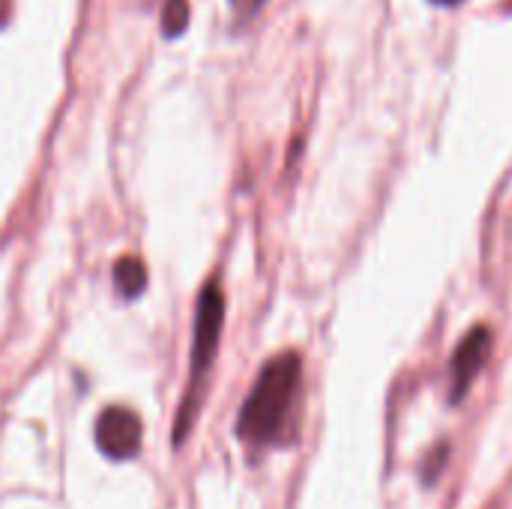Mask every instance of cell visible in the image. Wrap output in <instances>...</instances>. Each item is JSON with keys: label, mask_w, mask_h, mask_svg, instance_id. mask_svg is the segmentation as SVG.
Listing matches in <instances>:
<instances>
[{"label": "cell", "mask_w": 512, "mask_h": 509, "mask_svg": "<svg viewBox=\"0 0 512 509\" xmlns=\"http://www.w3.org/2000/svg\"><path fill=\"white\" fill-rule=\"evenodd\" d=\"M432 3H438V6H456L459 0H432Z\"/></svg>", "instance_id": "9"}, {"label": "cell", "mask_w": 512, "mask_h": 509, "mask_svg": "<svg viewBox=\"0 0 512 509\" xmlns=\"http://www.w3.org/2000/svg\"><path fill=\"white\" fill-rule=\"evenodd\" d=\"M231 3V12H234V21H249V18H255L258 12H261V6L267 3V0H228Z\"/></svg>", "instance_id": "7"}, {"label": "cell", "mask_w": 512, "mask_h": 509, "mask_svg": "<svg viewBox=\"0 0 512 509\" xmlns=\"http://www.w3.org/2000/svg\"><path fill=\"white\" fill-rule=\"evenodd\" d=\"M96 447L105 459L111 462H129L141 453L144 441V423L132 408L111 405L99 414L96 429H93Z\"/></svg>", "instance_id": "3"}, {"label": "cell", "mask_w": 512, "mask_h": 509, "mask_svg": "<svg viewBox=\"0 0 512 509\" xmlns=\"http://www.w3.org/2000/svg\"><path fill=\"white\" fill-rule=\"evenodd\" d=\"M189 24V0H162V33L177 39Z\"/></svg>", "instance_id": "6"}, {"label": "cell", "mask_w": 512, "mask_h": 509, "mask_svg": "<svg viewBox=\"0 0 512 509\" xmlns=\"http://www.w3.org/2000/svg\"><path fill=\"white\" fill-rule=\"evenodd\" d=\"M114 288L123 300H138L147 288V267L141 258L126 255L114 264Z\"/></svg>", "instance_id": "5"}, {"label": "cell", "mask_w": 512, "mask_h": 509, "mask_svg": "<svg viewBox=\"0 0 512 509\" xmlns=\"http://www.w3.org/2000/svg\"><path fill=\"white\" fill-rule=\"evenodd\" d=\"M489 351H492V333L486 327H474L462 345L456 348L453 354V363H450V399L453 402H462V396L471 390V384L477 381V375L483 372L486 360H489Z\"/></svg>", "instance_id": "4"}, {"label": "cell", "mask_w": 512, "mask_h": 509, "mask_svg": "<svg viewBox=\"0 0 512 509\" xmlns=\"http://www.w3.org/2000/svg\"><path fill=\"white\" fill-rule=\"evenodd\" d=\"M441 459H447V447H441V450L435 453V459L429 462V468H426V471H429V480H435V474H438V465H441Z\"/></svg>", "instance_id": "8"}, {"label": "cell", "mask_w": 512, "mask_h": 509, "mask_svg": "<svg viewBox=\"0 0 512 509\" xmlns=\"http://www.w3.org/2000/svg\"><path fill=\"white\" fill-rule=\"evenodd\" d=\"M300 381H303L300 354L282 351V354L270 357L261 366L258 378L237 414V426H234L237 438L255 450L279 444L288 432V423H291V414H294V405L300 396Z\"/></svg>", "instance_id": "1"}, {"label": "cell", "mask_w": 512, "mask_h": 509, "mask_svg": "<svg viewBox=\"0 0 512 509\" xmlns=\"http://www.w3.org/2000/svg\"><path fill=\"white\" fill-rule=\"evenodd\" d=\"M225 327V294L219 279H207L198 303H195V327H192V357H189V381L183 390V402L174 423V447H183L189 432L195 429V420L201 414L207 387H210V369L216 363L219 339Z\"/></svg>", "instance_id": "2"}]
</instances>
